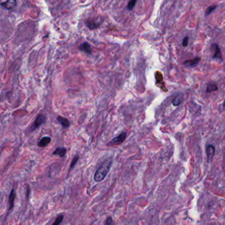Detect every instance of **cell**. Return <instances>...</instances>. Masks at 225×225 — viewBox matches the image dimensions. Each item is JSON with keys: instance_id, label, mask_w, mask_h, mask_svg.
<instances>
[{"instance_id": "7c38bea8", "label": "cell", "mask_w": 225, "mask_h": 225, "mask_svg": "<svg viewBox=\"0 0 225 225\" xmlns=\"http://www.w3.org/2000/svg\"><path fill=\"white\" fill-rule=\"evenodd\" d=\"M67 153V149L65 147H58L53 153L54 155H57L61 158H63Z\"/></svg>"}, {"instance_id": "4fadbf2b", "label": "cell", "mask_w": 225, "mask_h": 225, "mask_svg": "<svg viewBox=\"0 0 225 225\" xmlns=\"http://www.w3.org/2000/svg\"><path fill=\"white\" fill-rule=\"evenodd\" d=\"M15 196H16V194H15V190L13 189H12L11 191L10 195V209H9L10 211H11V209H12V208H13V207Z\"/></svg>"}, {"instance_id": "ac0fdd59", "label": "cell", "mask_w": 225, "mask_h": 225, "mask_svg": "<svg viewBox=\"0 0 225 225\" xmlns=\"http://www.w3.org/2000/svg\"><path fill=\"white\" fill-rule=\"evenodd\" d=\"M137 1H138V0H131L128 3V4H127V8H128L129 10H133V7H135Z\"/></svg>"}, {"instance_id": "8fae6325", "label": "cell", "mask_w": 225, "mask_h": 225, "mask_svg": "<svg viewBox=\"0 0 225 225\" xmlns=\"http://www.w3.org/2000/svg\"><path fill=\"white\" fill-rule=\"evenodd\" d=\"M85 25H87V26L90 30H93L95 29L96 28H98L100 25V23H98L96 22V21H93V20H88L85 22Z\"/></svg>"}, {"instance_id": "5b68a950", "label": "cell", "mask_w": 225, "mask_h": 225, "mask_svg": "<svg viewBox=\"0 0 225 225\" xmlns=\"http://www.w3.org/2000/svg\"><path fill=\"white\" fill-rule=\"evenodd\" d=\"M199 62H200V57H196L193 60L185 61V62L183 63V64L185 67H188V68H193V67H195L198 64Z\"/></svg>"}, {"instance_id": "52a82bcc", "label": "cell", "mask_w": 225, "mask_h": 225, "mask_svg": "<svg viewBox=\"0 0 225 225\" xmlns=\"http://www.w3.org/2000/svg\"><path fill=\"white\" fill-rule=\"evenodd\" d=\"M1 5L6 10H10L17 5V1L16 0H7L5 2L3 3Z\"/></svg>"}, {"instance_id": "30bf717a", "label": "cell", "mask_w": 225, "mask_h": 225, "mask_svg": "<svg viewBox=\"0 0 225 225\" xmlns=\"http://www.w3.org/2000/svg\"><path fill=\"white\" fill-rule=\"evenodd\" d=\"M50 141H51V138H50V137L46 136L40 139V141L38 142V145L39 147H45L50 143Z\"/></svg>"}, {"instance_id": "8992f818", "label": "cell", "mask_w": 225, "mask_h": 225, "mask_svg": "<svg viewBox=\"0 0 225 225\" xmlns=\"http://www.w3.org/2000/svg\"><path fill=\"white\" fill-rule=\"evenodd\" d=\"M215 149L213 145H209L207 147L206 153H207V155L209 162H211V161L212 160V158H213L214 154H215Z\"/></svg>"}, {"instance_id": "ba28073f", "label": "cell", "mask_w": 225, "mask_h": 225, "mask_svg": "<svg viewBox=\"0 0 225 225\" xmlns=\"http://www.w3.org/2000/svg\"><path fill=\"white\" fill-rule=\"evenodd\" d=\"M57 120L58 121V122L62 125L63 129H67L70 126V121L64 117L58 116L57 118Z\"/></svg>"}, {"instance_id": "44dd1931", "label": "cell", "mask_w": 225, "mask_h": 225, "mask_svg": "<svg viewBox=\"0 0 225 225\" xmlns=\"http://www.w3.org/2000/svg\"><path fill=\"white\" fill-rule=\"evenodd\" d=\"M113 223V221H112V218L111 217H109L106 220V224H111Z\"/></svg>"}, {"instance_id": "e0dca14e", "label": "cell", "mask_w": 225, "mask_h": 225, "mask_svg": "<svg viewBox=\"0 0 225 225\" xmlns=\"http://www.w3.org/2000/svg\"><path fill=\"white\" fill-rule=\"evenodd\" d=\"M217 8V6L216 5H211L209 6V7L207 9L206 12H205V16H207L209 14H211L212 11L216 10Z\"/></svg>"}, {"instance_id": "d6986e66", "label": "cell", "mask_w": 225, "mask_h": 225, "mask_svg": "<svg viewBox=\"0 0 225 225\" xmlns=\"http://www.w3.org/2000/svg\"><path fill=\"white\" fill-rule=\"evenodd\" d=\"M181 99H179V98H176L174 100H173V101H172V104H173V105H174V106H178L179 104H180V103H181Z\"/></svg>"}, {"instance_id": "ffe728a7", "label": "cell", "mask_w": 225, "mask_h": 225, "mask_svg": "<svg viewBox=\"0 0 225 225\" xmlns=\"http://www.w3.org/2000/svg\"><path fill=\"white\" fill-rule=\"evenodd\" d=\"M188 41H189V38H188V36H185L184 38L183 42H182V45H183L184 47L187 46L188 44Z\"/></svg>"}, {"instance_id": "5bb4252c", "label": "cell", "mask_w": 225, "mask_h": 225, "mask_svg": "<svg viewBox=\"0 0 225 225\" xmlns=\"http://www.w3.org/2000/svg\"><path fill=\"white\" fill-rule=\"evenodd\" d=\"M217 89H218V87L215 84L209 83V84L207 85V87L206 92L207 93H211V92H213V91H216Z\"/></svg>"}, {"instance_id": "9c48e42d", "label": "cell", "mask_w": 225, "mask_h": 225, "mask_svg": "<svg viewBox=\"0 0 225 225\" xmlns=\"http://www.w3.org/2000/svg\"><path fill=\"white\" fill-rule=\"evenodd\" d=\"M79 50L85 51V53L88 54H91V53H92V49H91L90 45L87 42H83V44H81L79 46Z\"/></svg>"}, {"instance_id": "7402d4cb", "label": "cell", "mask_w": 225, "mask_h": 225, "mask_svg": "<svg viewBox=\"0 0 225 225\" xmlns=\"http://www.w3.org/2000/svg\"><path fill=\"white\" fill-rule=\"evenodd\" d=\"M223 108H224V109H225V100H224V104H223Z\"/></svg>"}, {"instance_id": "277c9868", "label": "cell", "mask_w": 225, "mask_h": 225, "mask_svg": "<svg viewBox=\"0 0 225 225\" xmlns=\"http://www.w3.org/2000/svg\"><path fill=\"white\" fill-rule=\"evenodd\" d=\"M212 48L214 50V55H213V56H212V58L222 60V58H223V57H222L221 51L220 48L218 46V44H212Z\"/></svg>"}, {"instance_id": "7a4b0ae2", "label": "cell", "mask_w": 225, "mask_h": 225, "mask_svg": "<svg viewBox=\"0 0 225 225\" xmlns=\"http://www.w3.org/2000/svg\"><path fill=\"white\" fill-rule=\"evenodd\" d=\"M127 133L126 132H122L118 137H115L113 139H112L108 143H107V146H114L120 145L125 141Z\"/></svg>"}, {"instance_id": "9a60e30c", "label": "cell", "mask_w": 225, "mask_h": 225, "mask_svg": "<svg viewBox=\"0 0 225 225\" xmlns=\"http://www.w3.org/2000/svg\"><path fill=\"white\" fill-rule=\"evenodd\" d=\"M79 159V155H76L74 159H73L71 162V165H70V168H69V171H70L71 169L74 168V167L75 166L76 164H77V162H78Z\"/></svg>"}, {"instance_id": "2e32d148", "label": "cell", "mask_w": 225, "mask_h": 225, "mask_svg": "<svg viewBox=\"0 0 225 225\" xmlns=\"http://www.w3.org/2000/svg\"><path fill=\"white\" fill-rule=\"evenodd\" d=\"M63 217H64V216H63V215H60L57 216V218H56L55 222H54V223H53V225H58V224H60L62 222V221L63 219Z\"/></svg>"}, {"instance_id": "6da1fadb", "label": "cell", "mask_w": 225, "mask_h": 225, "mask_svg": "<svg viewBox=\"0 0 225 225\" xmlns=\"http://www.w3.org/2000/svg\"><path fill=\"white\" fill-rule=\"evenodd\" d=\"M112 162H113V159L112 157L106 159L95 172V176H94V180L95 182H100L104 180L106 176H107L110 171Z\"/></svg>"}, {"instance_id": "3957f363", "label": "cell", "mask_w": 225, "mask_h": 225, "mask_svg": "<svg viewBox=\"0 0 225 225\" xmlns=\"http://www.w3.org/2000/svg\"><path fill=\"white\" fill-rule=\"evenodd\" d=\"M46 120V118L44 115L43 114H39L36 119L35 120L34 124H33V126L32 127V131H34L35 129L38 128L41 125L45 123Z\"/></svg>"}]
</instances>
